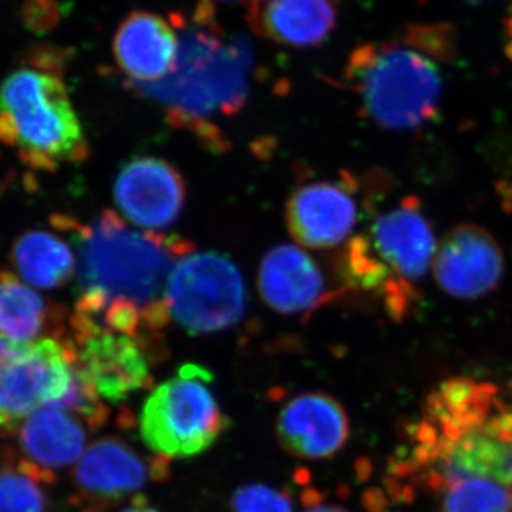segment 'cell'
<instances>
[{"label":"cell","mask_w":512,"mask_h":512,"mask_svg":"<svg viewBox=\"0 0 512 512\" xmlns=\"http://www.w3.org/2000/svg\"><path fill=\"white\" fill-rule=\"evenodd\" d=\"M62 309L43 298L15 272L0 268V336L13 342L52 338Z\"/></svg>","instance_id":"ffe728a7"},{"label":"cell","mask_w":512,"mask_h":512,"mask_svg":"<svg viewBox=\"0 0 512 512\" xmlns=\"http://www.w3.org/2000/svg\"><path fill=\"white\" fill-rule=\"evenodd\" d=\"M504 266L500 244L487 229L461 224L441 239L431 269L441 291L471 301L498 288Z\"/></svg>","instance_id":"30bf717a"},{"label":"cell","mask_w":512,"mask_h":512,"mask_svg":"<svg viewBox=\"0 0 512 512\" xmlns=\"http://www.w3.org/2000/svg\"><path fill=\"white\" fill-rule=\"evenodd\" d=\"M414 463L433 490L458 480L512 488V406L493 384L447 380L427 402Z\"/></svg>","instance_id":"3957f363"},{"label":"cell","mask_w":512,"mask_h":512,"mask_svg":"<svg viewBox=\"0 0 512 512\" xmlns=\"http://www.w3.org/2000/svg\"><path fill=\"white\" fill-rule=\"evenodd\" d=\"M114 200L127 220L138 227L167 228L183 211V177L160 158H134L117 175Z\"/></svg>","instance_id":"9a60e30c"},{"label":"cell","mask_w":512,"mask_h":512,"mask_svg":"<svg viewBox=\"0 0 512 512\" xmlns=\"http://www.w3.org/2000/svg\"><path fill=\"white\" fill-rule=\"evenodd\" d=\"M211 384L205 367L184 365L150 393L141 409L140 434L154 456L167 461L200 456L228 430Z\"/></svg>","instance_id":"52a82bcc"},{"label":"cell","mask_w":512,"mask_h":512,"mask_svg":"<svg viewBox=\"0 0 512 512\" xmlns=\"http://www.w3.org/2000/svg\"><path fill=\"white\" fill-rule=\"evenodd\" d=\"M443 512H512V488L490 480H458L440 488Z\"/></svg>","instance_id":"7402d4cb"},{"label":"cell","mask_w":512,"mask_h":512,"mask_svg":"<svg viewBox=\"0 0 512 512\" xmlns=\"http://www.w3.org/2000/svg\"><path fill=\"white\" fill-rule=\"evenodd\" d=\"M454 55L451 26L412 25L396 39L357 46L343 76L373 123L409 131L439 116L444 92L440 63Z\"/></svg>","instance_id":"277c9868"},{"label":"cell","mask_w":512,"mask_h":512,"mask_svg":"<svg viewBox=\"0 0 512 512\" xmlns=\"http://www.w3.org/2000/svg\"><path fill=\"white\" fill-rule=\"evenodd\" d=\"M359 218L352 180L302 185L286 205V224L292 237L303 247L313 249L333 248L345 242Z\"/></svg>","instance_id":"4fadbf2b"},{"label":"cell","mask_w":512,"mask_h":512,"mask_svg":"<svg viewBox=\"0 0 512 512\" xmlns=\"http://www.w3.org/2000/svg\"><path fill=\"white\" fill-rule=\"evenodd\" d=\"M350 421L342 404L326 393L292 397L276 417V437L286 453L303 460H328L348 443Z\"/></svg>","instance_id":"5bb4252c"},{"label":"cell","mask_w":512,"mask_h":512,"mask_svg":"<svg viewBox=\"0 0 512 512\" xmlns=\"http://www.w3.org/2000/svg\"><path fill=\"white\" fill-rule=\"evenodd\" d=\"M170 20L180 40L173 72L160 82L131 83V89L160 104L173 126L218 147V123L244 109L251 92V43L222 28L208 0L190 15L174 12Z\"/></svg>","instance_id":"7a4b0ae2"},{"label":"cell","mask_w":512,"mask_h":512,"mask_svg":"<svg viewBox=\"0 0 512 512\" xmlns=\"http://www.w3.org/2000/svg\"><path fill=\"white\" fill-rule=\"evenodd\" d=\"M303 508L302 512H350L345 507L338 504L325 503L320 500L319 494L313 490H306L303 493Z\"/></svg>","instance_id":"484cf974"},{"label":"cell","mask_w":512,"mask_h":512,"mask_svg":"<svg viewBox=\"0 0 512 512\" xmlns=\"http://www.w3.org/2000/svg\"><path fill=\"white\" fill-rule=\"evenodd\" d=\"M167 476V460L141 456L116 437L97 440L87 448L74 471L80 495L97 507L119 504L151 481Z\"/></svg>","instance_id":"7c38bea8"},{"label":"cell","mask_w":512,"mask_h":512,"mask_svg":"<svg viewBox=\"0 0 512 512\" xmlns=\"http://www.w3.org/2000/svg\"><path fill=\"white\" fill-rule=\"evenodd\" d=\"M165 302L181 328L192 335H208L237 325L247 305V291L241 272L225 256L190 252L174 266Z\"/></svg>","instance_id":"9c48e42d"},{"label":"cell","mask_w":512,"mask_h":512,"mask_svg":"<svg viewBox=\"0 0 512 512\" xmlns=\"http://www.w3.org/2000/svg\"><path fill=\"white\" fill-rule=\"evenodd\" d=\"M73 336L80 373L103 402H123L153 383L148 349L137 339L114 332Z\"/></svg>","instance_id":"8fae6325"},{"label":"cell","mask_w":512,"mask_h":512,"mask_svg":"<svg viewBox=\"0 0 512 512\" xmlns=\"http://www.w3.org/2000/svg\"><path fill=\"white\" fill-rule=\"evenodd\" d=\"M10 264L22 281L40 291L62 288L77 271L76 254L70 245L42 229L23 232L15 239Z\"/></svg>","instance_id":"44dd1931"},{"label":"cell","mask_w":512,"mask_h":512,"mask_svg":"<svg viewBox=\"0 0 512 512\" xmlns=\"http://www.w3.org/2000/svg\"><path fill=\"white\" fill-rule=\"evenodd\" d=\"M266 2V0H249L248 6L259 5V3Z\"/></svg>","instance_id":"83f0119b"},{"label":"cell","mask_w":512,"mask_h":512,"mask_svg":"<svg viewBox=\"0 0 512 512\" xmlns=\"http://www.w3.org/2000/svg\"><path fill=\"white\" fill-rule=\"evenodd\" d=\"M259 289L264 301L285 315L309 313L330 296L315 259L293 245H278L265 255Z\"/></svg>","instance_id":"e0dca14e"},{"label":"cell","mask_w":512,"mask_h":512,"mask_svg":"<svg viewBox=\"0 0 512 512\" xmlns=\"http://www.w3.org/2000/svg\"><path fill=\"white\" fill-rule=\"evenodd\" d=\"M178 33L173 23L156 13L134 10L116 30L113 53L117 66L131 83H156L173 72Z\"/></svg>","instance_id":"2e32d148"},{"label":"cell","mask_w":512,"mask_h":512,"mask_svg":"<svg viewBox=\"0 0 512 512\" xmlns=\"http://www.w3.org/2000/svg\"><path fill=\"white\" fill-rule=\"evenodd\" d=\"M33 474L0 473V512H46V497Z\"/></svg>","instance_id":"603a6c76"},{"label":"cell","mask_w":512,"mask_h":512,"mask_svg":"<svg viewBox=\"0 0 512 512\" xmlns=\"http://www.w3.org/2000/svg\"><path fill=\"white\" fill-rule=\"evenodd\" d=\"M87 426L94 427L79 413L59 406L46 407L23 423V453L42 470L72 466L87 450Z\"/></svg>","instance_id":"d6986e66"},{"label":"cell","mask_w":512,"mask_h":512,"mask_svg":"<svg viewBox=\"0 0 512 512\" xmlns=\"http://www.w3.org/2000/svg\"><path fill=\"white\" fill-rule=\"evenodd\" d=\"M62 76L22 64L0 84V144L36 171H57L89 156Z\"/></svg>","instance_id":"8992f818"},{"label":"cell","mask_w":512,"mask_h":512,"mask_svg":"<svg viewBox=\"0 0 512 512\" xmlns=\"http://www.w3.org/2000/svg\"><path fill=\"white\" fill-rule=\"evenodd\" d=\"M60 12L57 0H25L22 8L23 23L35 33H46L56 28Z\"/></svg>","instance_id":"d4e9b609"},{"label":"cell","mask_w":512,"mask_h":512,"mask_svg":"<svg viewBox=\"0 0 512 512\" xmlns=\"http://www.w3.org/2000/svg\"><path fill=\"white\" fill-rule=\"evenodd\" d=\"M436 237L419 198L404 197L350 239L343 274L353 288L375 293L394 319L406 318L433 266Z\"/></svg>","instance_id":"5b68a950"},{"label":"cell","mask_w":512,"mask_h":512,"mask_svg":"<svg viewBox=\"0 0 512 512\" xmlns=\"http://www.w3.org/2000/svg\"><path fill=\"white\" fill-rule=\"evenodd\" d=\"M120 512H160L156 508L151 507L148 501L144 497H134L133 501Z\"/></svg>","instance_id":"4316f807"},{"label":"cell","mask_w":512,"mask_h":512,"mask_svg":"<svg viewBox=\"0 0 512 512\" xmlns=\"http://www.w3.org/2000/svg\"><path fill=\"white\" fill-rule=\"evenodd\" d=\"M56 228L76 247L79 299L70 320L73 335L114 332L143 343L167 323L165 292L174 266L190 254L185 239L137 231L114 212L90 224L57 217Z\"/></svg>","instance_id":"6da1fadb"},{"label":"cell","mask_w":512,"mask_h":512,"mask_svg":"<svg viewBox=\"0 0 512 512\" xmlns=\"http://www.w3.org/2000/svg\"><path fill=\"white\" fill-rule=\"evenodd\" d=\"M231 512H293L288 491L265 484L239 487L231 497Z\"/></svg>","instance_id":"cb8c5ba5"},{"label":"cell","mask_w":512,"mask_h":512,"mask_svg":"<svg viewBox=\"0 0 512 512\" xmlns=\"http://www.w3.org/2000/svg\"><path fill=\"white\" fill-rule=\"evenodd\" d=\"M466 2H480V0H466Z\"/></svg>","instance_id":"f1b7e54d"},{"label":"cell","mask_w":512,"mask_h":512,"mask_svg":"<svg viewBox=\"0 0 512 512\" xmlns=\"http://www.w3.org/2000/svg\"><path fill=\"white\" fill-rule=\"evenodd\" d=\"M72 345L53 338L13 342L0 336V427L60 406L79 382Z\"/></svg>","instance_id":"ba28073f"},{"label":"cell","mask_w":512,"mask_h":512,"mask_svg":"<svg viewBox=\"0 0 512 512\" xmlns=\"http://www.w3.org/2000/svg\"><path fill=\"white\" fill-rule=\"evenodd\" d=\"M338 18L336 0H266L248 6L249 23L258 35L293 49L323 45Z\"/></svg>","instance_id":"ac0fdd59"}]
</instances>
